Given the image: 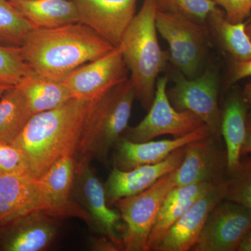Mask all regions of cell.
<instances>
[{
	"label": "cell",
	"mask_w": 251,
	"mask_h": 251,
	"mask_svg": "<svg viewBox=\"0 0 251 251\" xmlns=\"http://www.w3.org/2000/svg\"><path fill=\"white\" fill-rule=\"evenodd\" d=\"M115 48L82 22L33 29L21 46L23 59L34 72L57 81Z\"/></svg>",
	"instance_id": "1"
},
{
	"label": "cell",
	"mask_w": 251,
	"mask_h": 251,
	"mask_svg": "<svg viewBox=\"0 0 251 251\" xmlns=\"http://www.w3.org/2000/svg\"><path fill=\"white\" fill-rule=\"evenodd\" d=\"M94 102L72 99L31 117L12 144L22 151L31 176L39 179L60 158L74 156Z\"/></svg>",
	"instance_id": "2"
},
{
	"label": "cell",
	"mask_w": 251,
	"mask_h": 251,
	"mask_svg": "<svg viewBox=\"0 0 251 251\" xmlns=\"http://www.w3.org/2000/svg\"><path fill=\"white\" fill-rule=\"evenodd\" d=\"M157 11L156 0H144L117 46L129 71L136 99L148 110L154 99L158 75L169 60V54L158 42Z\"/></svg>",
	"instance_id": "3"
},
{
	"label": "cell",
	"mask_w": 251,
	"mask_h": 251,
	"mask_svg": "<svg viewBox=\"0 0 251 251\" xmlns=\"http://www.w3.org/2000/svg\"><path fill=\"white\" fill-rule=\"evenodd\" d=\"M135 99L129 77L94 102L74 153L76 163L97 159L108 166L110 150L128 128Z\"/></svg>",
	"instance_id": "4"
},
{
	"label": "cell",
	"mask_w": 251,
	"mask_h": 251,
	"mask_svg": "<svg viewBox=\"0 0 251 251\" xmlns=\"http://www.w3.org/2000/svg\"><path fill=\"white\" fill-rule=\"evenodd\" d=\"M157 31L169 46V60L188 78L202 74L207 52L209 30L179 14L157 11Z\"/></svg>",
	"instance_id": "5"
},
{
	"label": "cell",
	"mask_w": 251,
	"mask_h": 251,
	"mask_svg": "<svg viewBox=\"0 0 251 251\" xmlns=\"http://www.w3.org/2000/svg\"><path fill=\"white\" fill-rule=\"evenodd\" d=\"M175 187L173 171L143 192L114 202L126 225L122 239L123 251H148L149 238L162 203Z\"/></svg>",
	"instance_id": "6"
},
{
	"label": "cell",
	"mask_w": 251,
	"mask_h": 251,
	"mask_svg": "<svg viewBox=\"0 0 251 251\" xmlns=\"http://www.w3.org/2000/svg\"><path fill=\"white\" fill-rule=\"evenodd\" d=\"M173 79L174 85L167 90L172 105L178 111L192 112L202 120L211 134L221 137L217 74L206 70L199 76L188 78L178 72Z\"/></svg>",
	"instance_id": "7"
},
{
	"label": "cell",
	"mask_w": 251,
	"mask_h": 251,
	"mask_svg": "<svg viewBox=\"0 0 251 251\" xmlns=\"http://www.w3.org/2000/svg\"><path fill=\"white\" fill-rule=\"evenodd\" d=\"M168 77H158L153 103L146 117L134 127H128L121 138L134 143L153 140L156 137L171 135L179 138L205 126L192 112L178 111L167 95Z\"/></svg>",
	"instance_id": "8"
},
{
	"label": "cell",
	"mask_w": 251,
	"mask_h": 251,
	"mask_svg": "<svg viewBox=\"0 0 251 251\" xmlns=\"http://www.w3.org/2000/svg\"><path fill=\"white\" fill-rule=\"evenodd\" d=\"M251 230V209L224 200L211 211L191 251H238Z\"/></svg>",
	"instance_id": "9"
},
{
	"label": "cell",
	"mask_w": 251,
	"mask_h": 251,
	"mask_svg": "<svg viewBox=\"0 0 251 251\" xmlns=\"http://www.w3.org/2000/svg\"><path fill=\"white\" fill-rule=\"evenodd\" d=\"M128 67L120 48L81 66L63 82L73 98L95 101L119 84L129 78Z\"/></svg>",
	"instance_id": "10"
},
{
	"label": "cell",
	"mask_w": 251,
	"mask_h": 251,
	"mask_svg": "<svg viewBox=\"0 0 251 251\" xmlns=\"http://www.w3.org/2000/svg\"><path fill=\"white\" fill-rule=\"evenodd\" d=\"M227 158L221 137L209 134L185 146L184 159L174 171L175 187L226 179Z\"/></svg>",
	"instance_id": "11"
},
{
	"label": "cell",
	"mask_w": 251,
	"mask_h": 251,
	"mask_svg": "<svg viewBox=\"0 0 251 251\" xmlns=\"http://www.w3.org/2000/svg\"><path fill=\"white\" fill-rule=\"evenodd\" d=\"M73 196L77 198L80 205L88 213L97 228L123 251L122 239L116 234L121 215L110 209L104 186L94 174L90 163L75 162Z\"/></svg>",
	"instance_id": "12"
},
{
	"label": "cell",
	"mask_w": 251,
	"mask_h": 251,
	"mask_svg": "<svg viewBox=\"0 0 251 251\" xmlns=\"http://www.w3.org/2000/svg\"><path fill=\"white\" fill-rule=\"evenodd\" d=\"M80 21L115 47L121 42L136 10L137 0H72Z\"/></svg>",
	"instance_id": "13"
},
{
	"label": "cell",
	"mask_w": 251,
	"mask_h": 251,
	"mask_svg": "<svg viewBox=\"0 0 251 251\" xmlns=\"http://www.w3.org/2000/svg\"><path fill=\"white\" fill-rule=\"evenodd\" d=\"M75 169L74 157L64 156L39 178L45 195V213L54 219L76 217L90 224L88 213L73 199Z\"/></svg>",
	"instance_id": "14"
},
{
	"label": "cell",
	"mask_w": 251,
	"mask_h": 251,
	"mask_svg": "<svg viewBox=\"0 0 251 251\" xmlns=\"http://www.w3.org/2000/svg\"><path fill=\"white\" fill-rule=\"evenodd\" d=\"M54 218L34 211L0 225V251H41L57 234Z\"/></svg>",
	"instance_id": "15"
},
{
	"label": "cell",
	"mask_w": 251,
	"mask_h": 251,
	"mask_svg": "<svg viewBox=\"0 0 251 251\" xmlns=\"http://www.w3.org/2000/svg\"><path fill=\"white\" fill-rule=\"evenodd\" d=\"M226 179L198 199L168 231L155 251H191L212 209L225 200Z\"/></svg>",
	"instance_id": "16"
},
{
	"label": "cell",
	"mask_w": 251,
	"mask_h": 251,
	"mask_svg": "<svg viewBox=\"0 0 251 251\" xmlns=\"http://www.w3.org/2000/svg\"><path fill=\"white\" fill-rule=\"evenodd\" d=\"M184 153L185 146L156 164L140 166L130 171H121L113 167L104 185L108 205H113L117 200L143 192L165 175L175 171L184 159Z\"/></svg>",
	"instance_id": "17"
},
{
	"label": "cell",
	"mask_w": 251,
	"mask_h": 251,
	"mask_svg": "<svg viewBox=\"0 0 251 251\" xmlns=\"http://www.w3.org/2000/svg\"><path fill=\"white\" fill-rule=\"evenodd\" d=\"M211 134L206 126L179 138L158 141L134 143L121 138L114 146L113 167L130 171L138 167L156 164L168 158L175 150Z\"/></svg>",
	"instance_id": "18"
},
{
	"label": "cell",
	"mask_w": 251,
	"mask_h": 251,
	"mask_svg": "<svg viewBox=\"0 0 251 251\" xmlns=\"http://www.w3.org/2000/svg\"><path fill=\"white\" fill-rule=\"evenodd\" d=\"M46 210L40 179L28 174L0 176V225L29 213Z\"/></svg>",
	"instance_id": "19"
},
{
	"label": "cell",
	"mask_w": 251,
	"mask_h": 251,
	"mask_svg": "<svg viewBox=\"0 0 251 251\" xmlns=\"http://www.w3.org/2000/svg\"><path fill=\"white\" fill-rule=\"evenodd\" d=\"M217 184L198 183L173 188L165 198L158 211L149 238L148 251H155L168 231L190 206Z\"/></svg>",
	"instance_id": "20"
},
{
	"label": "cell",
	"mask_w": 251,
	"mask_h": 251,
	"mask_svg": "<svg viewBox=\"0 0 251 251\" xmlns=\"http://www.w3.org/2000/svg\"><path fill=\"white\" fill-rule=\"evenodd\" d=\"M34 29H50L81 22L72 0H9Z\"/></svg>",
	"instance_id": "21"
},
{
	"label": "cell",
	"mask_w": 251,
	"mask_h": 251,
	"mask_svg": "<svg viewBox=\"0 0 251 251\" xmlns=\"http://www.w3.org/2000/svg\"><path fill=\"white\" fill-rule=\"evenodd\" d=\"M249 105L242 95L232 94L221 112V135L227 158V173L234 171L242 159V149L247 131Z\"/></svg>",
	"instance_id": "22"
},
{
	"label": "cell",
	"mask_w": 251,
	"mask_h": 251,
	"mask_svg": "<svg viewBox=\"0 0 251 251\" xmlns=\"http://www.w3.org/2000/svg\"><path fill=\"white\" fill-rule=\"evenodd\" d=\"M16 87L24 94L33 115L59 108L74 99L63 81L41 76L33 70Z\"/></svg>",
	"instance_id": "23"
},
{
	"label": "cell",
	"mask_w": 251,
	"mask_h": 251,
	"mask_svg": "<svg viewBox=\"0 0 251 251\" xmlns=\"http://www.w3.org/2000/svg\"><path fill=\"white\" fill-rule=\"evenodd\" d=\"M206 25L209 32L235 62L251 60V40L246 31L247 25L229 22L224 11L217 7L208 16Z\"/></svg>",
	"instance_id": "24"
},
{
	"label": "cell",
	"mask_w": 251,
	"mask_h": 251,
	"mask_svg": "<svg viewBox=\"0 0 251 251\" xmlns=\"http://www.w3.org/2000/svg\"><path fill=\"white\" fill-rule=\"evenodd\" d=\"M32 116L21 90L9 89L0 99V142L12 144Z\"/></svg>",
	"instance_id": "25"
},
{
	"label": "cell",
	"mask_w": 251,
	"mask_h": 251,
	"mask_svg": "<svg viewBox=\"0 0 251 251\" xmlns=\"http://www.w3.org/2000/svg\"><path fill=\"white\" fill-rule=\"evenodd\" d=\"M34 27L15 9L9 0H0V41L21 47Z\"/></svg>",
	"instance_id": "26"
},
{
	"label": "cell",
	"mask_w": 251,
	"mask_h": 251,
	"mask_svg": "<svg viewBox=\"0 0 251 251\" xmlns=\"http://www.w3.org/2000/svg\"><path fill=\"white\" fill-rule=\"evenodd\" d=\"M225 200L251 209V156L241 159L239 166L227 173Z\"/></svg>",
	"instance_id": "27"
},
{
	"label": "cell",
	"mask_w": 251,
	"mask_h": 251,
	"mask_svg": "<svg viewBox=\"0 0 251 251\" xmlns=\"http://www.w3.org/2000/svg\"><path fill=\"white\" fill-rule=\"evenodd\" d=\"M32 71L23 59L21 47L0 45V84L16 87Z\"/></svg>",
	"instance_id": "28"
},
{
	"label": "cell",
	"mask_w": 251,
	"mask_h": 251,
	"mask_svg": "<svg viewBox=\"0 0 251 251\" xmlns=\"http://www.w3.org/2000/svg\"><path fill=\"white\" fill-rule=\"evenodd\" d=\"M158 11L179 14L198 24L206 25L208 16L218 7L213 0H156Z\"/></svg>",
	"instance_id": "29"
},
{
	"label": "cell",
	"mask_w": 251,
	"mask_h": 251,
	"mask_svg": "<svg viewBox=\"0 0 251 251\" xmlns=\"http://www.w3.org/2000/svg\"><path fill=\"white\" fill-rule=\"evenodd\" d=\"M25 174L30 173L22 151L13 144L0 142V176Z\"/></svg>",
	"instance_id": "30"
},
{
	"label": "cell",
	"mask_w": 251,
	"mask_h": 251,
	"mask_svg": "<svg viewBox=\"0 0 251 251\" xmlns=\"http://www.w3.org/2000/svg\"><path fill=\"white\" fill-rule=\"evenodd\" d=\"M225 12L226 19L232 23H244L251 13V0H213Z\"/></svg>",
	"instance_id": "31"
},
{
	"label": "cell",
	"mask_w": 251,
	"mask_h": 251,
	"mask_svg": "<svg viewBox=\"0 0 251 251\" xmlns=\"http://www.w3.org/2000/svg\"><path fill=\"white\" fill-rule=\"evenodd\" d=\"M251 76V60L246 62H235L231 70L232 83Z\"/></svg>",
	"instance_id": "32"
},
{
	"label": "cell",
	"mask_w": 251,
	"mask_h": 251,
	"mask_svg": "<svg viewBox=\"0 0 251 251\" xmlns=\"http://www.w3.org/2000/svg\"><path fill=\"white\" fill-rule=\"evenodd\" d=\"M251 153V117H248L247 131L242 149V156Z\"/></svg>",
	"instance_id": "33"
},
{
	"label": "cell",
	"mask_w": 251,
	"mask_h": 251,
	"mask_svg": "<svg viewBox=\"0 0 251 251\" xmlns=\"http://www.w3.org/2000/svg\"><path fill=\"white\" fill-rule=\"evenodd\" d=\"M242 96L244 99H245L249 108H251V80L248 82L244 86Z\"/></svg>",
	"instance_id": "34"
},
{
	"label": "cell",
	"mask_w": 251,
	"mask_h": 251,
	"mask_svg": "<svg viewBox=\"0 0 251 251\" xmlns=\"http://www.w3.org/2000/svg\"><path fill=\"white\" fill-rule=\"evenodd\" d=\"M238 251H251V230L244 238Z\"/></svg>",
	"instance_id": "35"
},
{
	"label": "cell",
	"mask_w": 251,
	"mask_h": 251,
	"mask_svg": "<svg viewBox=\"0 0 251 251\" xmlns=\"http://www.w3.org/2000/svg\"><path fill=\"white\" fill-rule=\"evenodd\" d=\"M11 87H9V86L1 85V84H0V99L4 95L5 92L9 90V89L11 88Z\"/></svg>",
	"instance_id": "36"
},
{
	"label": "cell",
	"mask_w": 251,
	"mask_h": 251,
	"mask_svg": "<svg viewBox=\"0 0 251 251\" xmlns=\"http://www.w3.org/2000/svg\"><path fill=\"white\" fill-rule=\"evenodd\" d=\"M246 31H247V34L250 37L251 40V22L246 26Z\"/></svg>",
	"instance_id": "37"
}]
</instances>
